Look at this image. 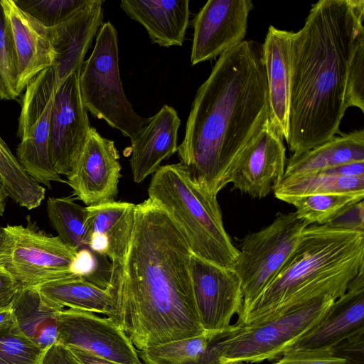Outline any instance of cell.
<instances>
[{
	"label": "cell",
	"instance_id": "cell-1",
	"mask_svg": "<svg viewBox=\"0 0 364 364\" xmlns=\"http://www.w3.org/2000/svg\"><path fill=\"white\" fill-rule=\"evenodd\" d=\"M191 254L160 207L149 198L136 205L126 254L112 267L113 304L107 318L139 351L205 331L188 271Z\"/></svg>",
	"mask_w": 364,
	"mask_h": 364
},
{
	"label": "cell",
	"instance_id": "cell-2",
	"mask_svg": "<svg viewBox=\"0 0 364 364\" xmlns=\"http://www.w3.org/2000/svg\"><path fill=\"white\" fill-rule=\"evenodd\" d=\"M269 114L262 46L244 40L219 56L196 92L177 148L191 179L217 196Z\"/></svg>",
	"mask_w": 364,
	"mask_h": 364
},
{
	"label": "cell",
	"instance_id": "cell-3",
	"mask_svg": "<svg viewBox=\"0 0 364 364\" xmlns=\"http://www.w3.org/2000/svg\"><path fill=\"white\" fill-rule=\"evenodd\" d=\"M363 0H321L303 27L293 32L288 136L298 154L339 132L348 109L346 83L350 58L364 33Z\"/></svg>",
	"mask_w": 364,
	"mask_h": 364
},
{
	"label": "cell",
	"instance_id": "cell-4",
	"mask_svg": "<svg viewBox=\"0 0 364 364\" xmlns=\"http://www.w3.org/2000/svg\"><path fill=\"white\" fill-rule=\"evenodd\" d=\"M364 269V232L309 225L283 267L235 325L279 316L321 296L335 300Z\"/></svg>",
	"mask_w": 364,
	"mask_h": 364
},
{
	"label": "cell",
	"instance_id": "cell-5",
	"mask_svg": "<svg viewBox=\"0 0 364 364\" xmlns=\"http://www.w3.org/2000/svg\"><path fill=\"white\" fill-rule=\"evenodd\" d=\"M148 194L178 228L192 254L232 268L239 250L224 228L217 196L195 183L181 162L161 166L153 175Z\"/></svg>",
	"mask_w": 364,
	"mask_h": 364
},
{
	"label": "cell",
	"instance_id": "cell-6",
	"mask_svg": "<svg viewBox=\"0 0 364 364\" xmlns=\"http://www.w3.org/2000/svg\"><path fill=\"white\" fill-rule=\"evenodd\" d=\"M334 301L321 296L264 322L232 325L215 343L221 363H258L281 357L322 320Z\"/></svg>",
	"mask_w": 364,
	"mask_h": 364
},
{
	"label": "cell",
	"instance_id": "cell-7",
	"mask_svg": "<svg viewBox=\"0 0 364 364\" xmlns=\"http://www.w3.org/2000/svg\"><path fill=\"white\" fill-rule=\"evenodd\" d=\"M79 85L82 103L93 117L133 138L149 118L138 114L127 98L119 70L117 33L109 21L100 28L94 49L82 66Z\"/></svg>",
	"mask_w": 364,
	"mask_h": 364
},
{
	"label": "cell",
	"instance_id": "cell-8",
	"mask_svg": "<svg viewBox=\"0 0 364 364\" xmlns=\"http://www.w3.org/2000/svg\"><path fill=\"white\" fill-rule=\"evenodd\" d=\"M308 225L295 212L278 213L269 225L243 239L232 267L240 279L243 295L240 311L247 308L276 277Z\"/></svg>",
	"mask_w": 364,
	"mask_h": 364
},
{
	"label": "cell",
	"instance_id": "cell-9",
	"mask_svg": "<svg viewBox=\"0 0 364 364\" xmlns=\"http://www.w3.org/2000/svg\"><path fill=\"white\" fill-rule=\"evenodd\" d=\"M4 229L6 242L0 262L21 287L80 277L73 272L78 250L59 237L21 225H7Z\"/></svg>",
	"mask_w": 364,
	"mask_h": 364
},
{
	"label": "cell",
	"instance_id": "cell-10",
	"mask_svg": "<svg viewBox=\"0 0 364 364\" xmlns=\"http://www.w3.org/2000/svg\"><path fill=\"white\" fill-rule=\"evenodd\" d=\"M57 89L52 68L39 73L26 85L18 118L21 142L17 158L25 171L38 183L51 188L53 182H65L49 157L48 141L54 95Z\"/></svg>",
	"mask_w": 364,
	"mask_h": 364
},
{
	"label": "cell",
	"instance_id": "cell-11",
	"mask_svg": "<svg viewBox=\"0 0 364 364\" xmlns=\"http://www.w3.org/2000/svg\"><path fill=\"white\" fill-rule=\"evenodd\" d=\"M80 72L73 73L61 82L53 99L48 152L50 162L60 176H68L73 169L91 128L81 98Z\"/></svg>",
	"mask_w": 364,
	"mask_h": 364
},
{
	"label": "cell",
	"instance_id": "cell-12",
	"mask_svg": "<svg viewBox=\"0 0 364 364\" xmlns=\"http://www.w3.org/2000/svg\"><path fill=\"white\" fill-rule=\"evenodd\" d=\"M194 300L200 324L206 331H225L239 314L243 295L232 268L215 264L191 254L188 262Z\"/></svg>",
	"mask_w": 364,
	"mask_h": 364
},
{
	"label": "cell",
	"instance_id": "cell-13",
	"mask_svg": "<svg viewBox=\"0 0 364 364\" xmlns=\"http://www.w3.org/2000/svg\"><path fill=\"white\" fill-rule=\"evenodd\" d=\"M253 8L250 0L208 1L193 21L191 65L215 59L242 43Z\"/></svg>",
	"mask_w": 364,
	"mask_h": 364
},
{
	"label": "cell",
	"instance_id": "cell-14",
	"mask_svg": "<svg viewBox=\"0 0 364 364\" xmlns=\"http://www.w3.org/2000/svg\"><path fill=\"white\" fill-rule=\"evenodd\" d=\"M58 343L122 364H143L126 334L111 320L74 309L59 314Z\"/></svg>",
	"mask_w": 364,
	"mask_h": 364
},
{
	"label": "cell",
	"instance_id": "cell-15",
	"mask_svg": "<svg viewBox=\"0 0 364 364\" xmlns=\"http://www.w3.org/2000/svg\"><path fill=\"white\" fill-rule=\"evenodd\" d=\"M286 163L283 138L269 119L238 157L229 183L252 198H264L284 177Z\"/></svg>",
	"mask_w": 364,
	"mask_h": 364
},
{
	"label": "cell",
	"instance_id": "cell-16",
	"mask_svg": "<svg viewBox=\"0 0 364 364\" xmlns=\"http://www.w3.org/2000/svg\"><path fill=\"white\" fill-rule=\"evenodd\" d=\"M119 155L114 141L91 127L83 150L67 183L87 206L114 201L121 177Z\"/></svg>",
	"mask_w": 364,
	"mask_h": 364
},
{
	"label": "cell",
	"instance_id": "cell-17",
	"mask_svg": "<svg viewBox=\"0 0 364 364\" xmlns=\"http://www.w3.org/2000/svg\"><path fill=\"white\" fill-rule=\"evenodd\" d=\"M362 331H364V269L349 283L346 292L333 302L322 320L290 350H331Z\"/></svg>",
	"mask_w": 364,
	"mask_h": 364
},
{
	"label": "cell",
	"instance_id": "cell-18",
	"mask_svg": "<svg viewBox=\"0 0 364 364\" xmlns=\"http://www.w3.org/2000/svg\"><path fill=\"white\" fill-rule=\"evenodd\" d=\"M103 1L92 0L63 23L48 28L57 87L70 74L80 71L97 31L102 26Z\"/></svg>",
	"mask_w": 364,
	"mask_h": 364
},
{
	"label": "cell",
	"instance_id": "cell-19",
	"mask_svg": "<svg viewBox=\"0 0 364 364\" xmlns=\"http://www.w3.org/2000/svg\"><path fill=\"white\" fill-rule=\"evenodd\" d=\"M292 31L269 27L262 46L271 124L285 140L288 136Z\"/></svg>",
	"mask_w": 364,
	"mask_h": 364
},
{
	"label": "cell",
	"instance_id": "cell-20",
	"mask_svg": "<svg viewBox=\"0 0 364 364\" xmlns=\"http://www.w3.org/2000/svg\"><path fill=\"white\" fill-rule=\"evenodd\" d=\"M180 124L176 111L165 105L130 139L129 164L135 183L154 173L164 160L177 151Z\"/></svg>",
	"mask_w": 364,
	"mask_h": 364
},
{
	"label": "cell",
	"instance_id": "cell-21",
	"mask_svg": "<svg viewBox=\"0 0 364 364\" xmlns=\"http://www.w3.org/2000/svg\"><path fill=\"white\" fill-rule=\"evenodd\" d=\"M86 207L87 248L109 259L112 267L119 266L132 237L136 205L114 200Z\"/></svg>",
	"mask_w": 364,
	"mask_h": 364
},
{
	"label": "cell",
	"instance_id": "cell-22",
	"mask_svg": "<svg viewBox=\"0 0 364 364\" xmlns=\"http://www.w3.org/2000/svg\"><path fill=\"white\" fill-rule=\"evenodd\" d=\"M9 19L18 64L19 94L41 71L52 67L54 52L48 28L21 10L14 0H1Z\"/></svg>",
	"mask_w": 364,
	"mask_h": 364
},
{
	"label": "cell",
	"instance_id": "cell-23",
	"mask_svg": "<svg viewBox=\"0 0 364 364\" xmlns=\"http://www.w3.org/2000/svg\"><path fill=\"white\" fill-rule=\"evenodd\" d=\"M121 9L141 23L153 43L181 46L189 21L188 0H122Z\"/></svg>",
	"mask_w": 364,
	"mask_h": 364
},
{
	"label": "cell",
	"instance_id": "cell-24",
	"mask_svg": "<svg viewBox=\"0 0 364 364\" xmlns=\"http://www.w3.org/2000/svg\"><path fill=\"white\" fill-rule=\"evenodd\" d=\"M11 307L14 328L43 350L58 342L59 314L64 307L46 297L36 287H21Z\"/></svg>",
	"mask_w": 364,
	"mask_h": 364
},
{
	"label": "cell",
	"instance_id": "cell-25",
	"mask_svg": "<svg viewBox=\"0 0 364 364\" xmlns=\"http://www.w3.org/2000/svg\"><path fill=\"white\" fill-rule=\"evenodd\" d=\"M364 161V131L335 136L287 160L284 176L321 171L341 164Z\"/></svg>",
	"mask_w": 364,
	"mask_h": 364
},
{
	"label": "cell",
	"instance_id": "cell-26",
	"mask_svg": "<svg viewBox=\"0 0 364 364\" xmlns=\"http://www.w3.org/2000/svg\"><path fill=\"white\" fill-rule=\"evenodd\" d=\"M225 331H205L198 336L140 350L138 355L143 364H223L215 343Z\"/></svg>",
	"mask_w": 364,
	"mask_h": 364
},
{
	"label": "cell",
	"instance_id": "cell-27",
	"mask_svg": "<svg viewBox=\"0 0 364 364\" xmlns=\"http://www.w3.org/2000/svg\"><path fill=\"white\" fill-rule=\"evenodd\" d=\"M48 299L68 309L109 314L113 297L109 289H102L80 277L50 282L36 287Z\"/></svg>",
	"mask_w": 364,
	"mask_h": 364
},
{
	"label": "cell",
	"instance_id": "cell-28",
	"mask_svg": "<svg viewBox=\"0 0 364 364\" xmlns=\"http://www.w3.org/2000/svg\"><path fill=\"white\" fill-rule=\"evenodd\" d=\"M284 202L309 195L364 193V176L345 177L321 171L284 176L274 190Z\"/></svg>",
	"mask_w": 364,
	"mask_h": 364
},
{
	"label": "cell",
	"instance_id": "cell-29",
	"mask_svg": "<svg viewBox=\"0 0 364 364\" xmlns=\"http://www.w3.org/2000/svg\"><path fill=\"white\" fill-rule=\"evenodd\" d=\"M0 181L7 197L28 210L38 207L45 198V188L25 171L1 136Z\"/></svg>",
	"mask_w": 364,
	"mask_h": 364
},
{
	"label": "cell",
	"instance_id": "cell-30",
	"mask_svg": "<svg viewBox=\"0 0 364 364\" xmlns=\"http://www.w3.org/2000/svg\"><path fill=\"white\" fill-rule=\"evenodd\" d=\"M46 210L51 225L64 243L77 250L87 247V207L71 197H49Z\"/></svg>",
	"mask_w": 364,
	"mask_h": 364
},
{
	"label": "cell",
	"instance_id": "cell-31",
	"mask_svg": "<svg viewBox=\"0 0 364 364\" xmlns=\"http://www.w3.org/2000/svg\"><path fill=\"white\" fill-rule=\"evenodd\" d=\"M364 193L315 194L286 203L296 208L297 217L309 225H327L347 207L363 200Z\"/></svg>",
	"mask_w": 364,
	"mask_h": 364
},
{
	"label": "cell",
	"instance_id": "cell-32",
	"mask_svg": "<svg viewBox=\"0 0 364 364\" xmlns=\"http://www.w3.org/2000/svg\"><path fill=\"white\" fill-rule=\"evenodd\" d=\"M18 64L11 23L0 0V99L14 100L18 90Z\"/></svg>",
	"mask_w": 364,
	"mask_h": 364
},
{
	"label": "cell",
	"instance_id": "cell-33",
	"mask_svg": "<svg viewBox=\"0 0 364 364\" xmlns=\"http://www.w3.org/2000/svg\"><path fill=\"white\" fill-rule=\"evenodd\" d=\"M92 0H14L16 5L42 26L55 27L88 5Z\"/></svg>",
	"mask_w": 364,
	"mask_h": 364
},
{
	"label": "cell",
	"instance_id": "cell-34",
	"mask_svg": "<svg viewBox=\"0 0 364 364\" xmlns=\"http://www.w3.org/2000/svg\"><path fill=\"white\" fill-rule=\"evenodd\" d=\"M44 351L14 326L0 332V364H39Z\"/></svg>",
	"mask_w": 364,
	"mask_h": 364
},
{
	"label": "cell",
	"instance_id": "cell-35",
	"mask_svg": "<svg viewBox=\"0 0 364 364\" xmlns=\"http://www.w3.org/2000/svg\"><path fill=\"white\" fill-rule=\"evenodd\" d=\"M346 103L364 112V33L357 39L349 64L346 83Z\"/></svg>",
	"mask_w": 364,
	"mask_h": 364
},
{
	"label": "cell",
	"instance_id": "cell-36",
	"mask_svg": "<svg viewBox=\"0 0 364 364\" xmlns=\"http://www.w3.org/2000/svg\"><path fill=\"white\" fill-rule=\"evenodd\" d=\"M272 364H348L340 357L333 355L331 350H289Z\"/></svg>",
	"mask_w": 364,
	"mask_h": 364
},
{
	"label": "cell",
	"instance_id": "cell-37",
	"mask_svg": "<svg viewBox=\"0 0 364 364\" xmlns=\"http://www.w3.org/2000/svg\"><path fill=\"white\" fill-rule=\"evenodd\" d=\"M326 225L333 228L364 232L363 200L347 207Z\"/></svg>",
	"mask_w": 364,
	"mask_h": 364
},
{
	"label": "cell",
	"instance_id": "cell-38",
	"mask_svg": "<svg viewBox=\"0 0 364 364\" xmlns=\"http://www.w3.org/2000/svg\"><path fill=\"white\" fill-rule=\"evenodd\" d=\"M364 331L344 340L331 349L333 355L342 358L348 364H363Z\"/></svg>",
	"mask_w": 364,
	"mask_h": 364
},
{
	"label": "cell",
	"instance_id": "cell-39",
	"mask_svg": "<svg viewBox=\"0 0 364 364\" xmlns=\"http://www.w3.org/2000/svg\"><path fill=\"white\" fill-rule=\"evenodd\" d=\"M39 364H82L71 350L56 343L44 351Z\"/></svg>",
	"mask_w": 364,
	"mask_h": 364
},
{
	"label": "cell",
	"instance_id": "cell-40",
	"mask_svg": "<svg viewBox=\"0 0 364 364\" xmlns=\"http://www.w3.org/2000/svg\"><path fill=\"white\" fill-rule=\"evenodd\" d=\"M20 288L21 285L16 278L0 262V308L11 305Z\"/></svg>",
	"mask_w": 364,
	"mask_h": 364
},
{
	"label": "cell",
	"instance_id": "cell-41",
	"mask_svg": "<svg viewBox=\"0 0 364 364\" xmlns=\"http://www.w3.org/2000/svg\"><path fill=\"white\" fill-rule=\"evenodd\" d=\"M321 172L345 177L364 176V161L347 163L321 171Z\"/></svg>",
	"mask_w": 364,
	"mask_h": 364
},
{
	"label": "cell",
	"instance_id": "cell-42",
	"mask_svg": "<svg viewBox=\"0 0 364 364\" xmlns=\"http://www.w3.org/2000/svg\"><path fill=\"white\" fill-rule=\"evenodd\" d=\"M82 364H122L75 348H69Z\"/></svg>",
	"mask_w": 364,
	"mask_h": 364
},
{
	"label": "cell",
	"instance_id": "cell-43",
	"mask_svg": "<svg viewBox=\"0 0 364 364\" xmlns=\"http://www.w3.org/2000/svg\"><path fill=\"white\" fill-rule=\"evenodd\" d=\"M15 325L11 304L0 308V332L11 329Z\"/></svg>",
	"mask_w": 364,
	"mask_h": 364
},
{
	"label": "cell",
	"instance_id": "cell-44",
	"mask_svg": "<svg viewBox=\"0 0 364 364\" xmlns=\"http://www.w3.org/2000/svg\"><path fill=\"white\" fill-rule=\"evenodd\" d=\"M7 196L0 184V216H2L5 211Z\"/></svg>",
	"mask_w": 364,
	"mask_h": 364
},
{
	"label": "cell",
	"instance_id": "cell-45",
	"mask_svg": "<svg viewBox=\"0 0 364 364\" xmlns=\"http://www.w3.org/2000/svg\"><path fill=\"white\" fill-rule=\"evenodd\" d=\"M6 242V231L4 228L0 226V255L2 252Z\"/></svg>",
	"mask_w": 364,
	"mask_h": 364
},
{
	"label": "cell",
	"instance_id": "cell-46",
	"mask_svg": "<svg viewBox=\"0 0 364 364\" xmlns=\"http://www.w3.org/2000/svg\"><path fill=\"white\" fill-rule=\"evenodd\" d=\"M0 184H1V181H0Z\"/></svg>",
	"mask_w": 364,
	"mask_h": 364
}]
</instances>
